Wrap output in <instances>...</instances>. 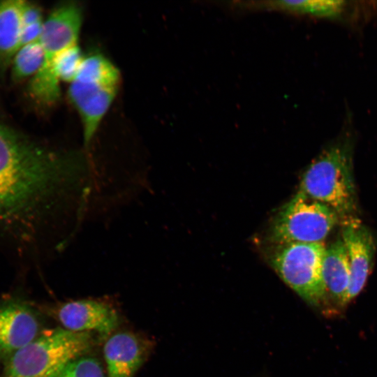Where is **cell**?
Segmentation results:
<instances>
[{
    "label": "cell",
    "instance_id": "9c48e42d",
    "mask_svg": "<svg viewBox=\"0 0 377 377\" xmlns=\"http://www.w3.org/2000/svg\"><path fill=\"white\" fill-rule=\"evenodd\" d=\"M119 88L94 82L73 81L68 96L82 121L83 140L88 147L110 108Z\"/></svg>",
    "mask_w": 377,
    "mask_h": 377
},
{
    "label": "cell",
    "instance_id": "ffe728a7",
    "mask_svg": "<svg viewBox=\"0 0 377 377\" xmlns=\"http://www.w3.org/2000/svg\"><path fill=\"white\" fill-rule=\"evenodd\" d=\"M43 22L22 26L20 35V47L39 40L43 30Z\"/></svg>",
    "mask_w": 377,
    "mask_h": 377
},
{
    "label": "cell",
    "instance_id": "9a60e30c",
    "mask_svg": "<svg viewBox=\"0 0 377 377\" xmlns=\"http://www.w3.org/2000/svg\"><path fill=\"white\" fill-rule=\"evenodd\" d=\"M43 60V48L39 40L20 47L11 61L13 79L20 82L32 78L39 71Z\"/></svg>",
    "mask_w": 377,
    "mask_h": 377
},
{
    "label": "cell",
    "instance_id": "d6986e66",
    "mask_svg": "<svg viewBox=\"0 0 377 377\" xmlns=\"http://www.w3.org/2000/svg\"><path fill=\"white\" fill-rule=\"evenodd\" d=\"M43 21L40 8L31 2L24 1L22 9V26Z\"/></svg>",
    "mask_w": 377,
    "mask_h": 377
},
{
    "label": "cell",
    "instance_id": "7a4b0ae2",
    "mask_svg": "<svg viewBox=\"0 0 377 377\" xmlns=\"http://www.w3.org/2000/svg\"><path fill=\"white\" fill-rule=\"evenodd\" d=\"M350 140L343 136L327 147L311 163L300 191L332 209L339 218L348 217L356 209Z\"/></svg>",
    "mask_w": 377,
    "mask_h": 377
},
{
    "label": "cell",
    "instance_id": "4fadbf2b",
    "mask_svg": "<svg viewBox=\"0 0 377 377\" xmlns=\"http://www.w3.org/2000/svg\"><path fill=\"white\" fill-rule=\"evenodd\" d=\"M24 1H0V65L6 66L20 47Z\"/></svg>",
    "mask_w": 377,
    "mask_h": 377
},
{
    "label": "cell",
    "instance_id": "ba28073f",
    "mask_svg": "<svg viewBox=\"0 0 377 377\" xmlns=\"http://www.w3.org/2000/svg\"><path fill=\"white\" fill-rule=\"evenodd\" d=\"M35 311L24 302L8 301L0 304V363L40 334Z\"/></svg>",
    "mask_w": 377,
    "mask_h": 377
},
{
    "label": "cell",
    "instance_id": "ac0fdd59",
    "mask_svg": "<svg viewBox=\"0 0 377 377\" xmlns=\"http://www.w3.org/2000/svg\"><path fill=\"white\" fill-rule=\"evenodd\" d=\"M54 377H108L100 360L86 355L73 359Z\"/></svg>",
    "mask_w": 377,
    "mask_h": 377
},
{
    "label": "cell",
    "instance_id": "6da1fadb",
    "mask_svg": "<svg viewBox=\"0 0 377 377\" xmlns=\"http://www.w3.org/2000/svg\"><path fill=\"white\" fill-rule=\"evenodd\" d=\"M83 161L80 153L50 149L0 124V228L31 224Z\"/></svg>",
    "mask_w": 377,
    "mask_h": 377
},
{
    "label": "cell",
    "instance_id": "2e32d148",
    "mask_svg": "<svg viewBox=\"0 0 377 377\" xmlns=\"http://www.w3.org/2000/svg\"><path fill=\"white\" fill-rule=\"evenodd\" d=\"M269 6L281 10L306 13L320 17H334L344 8L343 1H279L269 2Z\"/></svg>",
    "mask_w": 377,
    "mask_h": 377
},
{
    "label": "cell",
    "instance_id": "5b68a950",
    "mask_svg": "<svg viewBox=\"0 0 377 377\" xmlns=\"http://www.w3.org/2000/svg\"><path fill=\"white\" fill-rule=\"evenodd\" d=\"M325 249L323 242L276 244L270 256L272 267L284 282L317 307L327 296L323 278Z\"/></svg>",
    "mask_w": 377,
    "mask_h": 377
},
{
    "label": "cell",
    "instance_id": "3957f363",
    "mask_svg": "<svg viewBox=\"0 0 377 377\" xmlns=\"http://www.w3.org/2000/svg\"><path fill=\"white\" fill-rule=\"evenodd\" d=\"M96 335L61 327L43 332L3 362L0 377H54L70 361L86 355Z\"/></svg>",
    "mask_w": 377,
    "mask_h": 377
},
{
    "label": "cell",
    "instance_id": "277c9868",
    "mask_svg": "<svg viewBox=\"0 0 377 377\" xmlns=\"http://www.w3.org/2000/svg\"><path fill=\"white\" fill-rule=\"evenodd\" d=\"M82 24L81 6L70 1L55 7L43 22L39 40L44 60L29 85L31 97L39 104L52 106L59 100L60 82L52 72V62L59 52L77 44Z\"/></svg>",
    "mask_w": 377,
    "mask_h": 377
},
{
    "label": "cell",
    "instance_id": "7c38bea8",
    "mask_svg": "<svg viewBox=\"0 0 377 377\" xmlns=\"http://www.w3.org/2000/svg\"><path fill=\"white\" fill-rule=\"evenodd\" d=\"M323 278L327 296L339 306L348 302L350 281L349 260L342 238L327 246L323 261Z\"/></svg>",
    "mask_w": 377,
    "mask_h": 377
},
{
    "label": "cell",
    "instance_id": "30bf717a",
    "mask_svg": "<svg viewBox=\"0 0 377 377\" xmlns=\"http://www.w3.org/2000/svg\"><path fill=\"white\" fill-rule=\"evenodd\" d=\"M151 348L150 341L135 332L112 334L103 346L108 377H133L144 364Z\"/></svg>",
    "mask_w": 377,
    "mask_h": 377
},
{
    "label": "cell",
    "instance_id": "e0dca14e",
    "mask_svg": "<svg viewBox=\"0 0 377 377\" xmlns=\"http://www.w3.org/2000/svg\"><path fill=\"white\" fill-rule=\"evenodd\" d=\"M84 57L78 44L59 52L52 66L57 80L71 84L76 77Z\"/></svg>",
    "mask_w": 377,
    "mask_h": 377
},
{
    "label": "cell",
    "instance_id": "5bb4252c",
    "mask_svg": "<svg viewBox=\"0 0 377 377\" xmlns=\"http://www.w3.org/2000/svg\"><path fill=\"white\" fill-rule=\"evenodd\" d=\"M75 80L119 88L121 75L119 69L105 56L93 52L84 57Z\"/></svg>",
    "mask_w": 377,
    "mask_h": 377
},
{
    "label": "cell",
    "instance_id": "52a82bcc",
    "mask_svg": "<svg viewBox=\"0 0 377 377\" xmlns=\"http://www.w3.org/2000/svg\"><path fill=\"white\" fill-rule=\"evenodd\" d=\"M64 328L75 332H91L105 337L119 325V316L110 303L84 299L61 304L53 311Z\"/></svg>",
    "mask_w": 377,
    "mask_h": 377
},
{
    "label": "cell",
    "instance_id": "8fae6325",
    "mask_svg": "<svg viewBox=\"0 0 377 377\" xmlns=\"http://www.w3.org/2000/svg\"><path fill=\"white\" fill-rule=\"evenodd\" d=\"M350 270L348 302L362 291L371 267L375 244L371 231L355 220L348 221L342 231Z\"/></svg>",
    "mask_w": 377,
    "mask_h": 377
},
{
    "label": "cell",
    "instance_id": "8992f818",
    "mask_svg": "<svg viewBox=\"0 0 377 377\" xmlns=\"http://www.w3.org/2000/svg\"><path fill=\"white\" fill-rule=\"evenodd\" d=\"M339 219L330 207L298 191L275 218L272 239L276 244L323 242Z\"/></svg>",
    "mask_w": 377,
    "mask_h": 377
}]
</instances>
